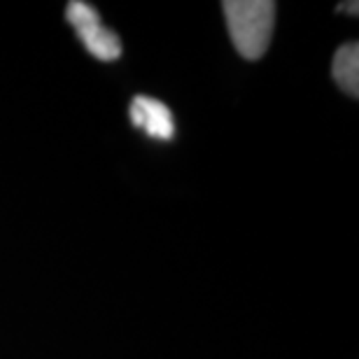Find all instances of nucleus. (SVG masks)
I'll return each instance as SVG.
<instances>
[{
	"instance_id": "nucleus-1",
	"label": "nucleus",
	"mask_w": 359,
	"mask_h": 359,
	"mask_svg": "<svg viewBox=\"0 0 359 359\" xmlns=\"http://www.w3.org/2000/svg\"><path fill=\"white\" fill-rule=\"evenodd\" d=\"M229 35L241 56L255 61L266 54L276 24V3L271 0H226L222 3Z\"/></svg>"
},
{
	"instance_id": "nucleus-3",
	"label": "nucleus",
	"mask_w": 359,
	"mask_h": 359,
	"mask_svg": "<svg viewBox=\"0 0 359 359\" xmlns=\"http://www.w3.org/2000/svg\"><path fill=\"white\" fill-rule=\"evenodd\" d=\"M128 114H131L133 126L142 128L147 135H152L156 140H170L175 135L173 114H170L168 105H163L161 100L149 96H135Z\"/></svg>"
},
{
	"instance_id": "nucleus-5",
	"label": "nucleus",
	"mask_w": 359,
	"mask_h": 359,
	"mask_svg": "<svg viewBox=\"0 0 359 359\" xmlns=\"http://www.w3.org/2000/svg\"><path fill=\"white\" fill-rule=\"evenodd\" d=\"M357 3H341L339 5V12H350V14H357Z\"/></svg>"
},
{
	"instance_id": "nucleus-4",
	"label": "nucleus",
	"mask_w": 359,
	"mask_h": 359,
	"mask_svg": "<svg viewBox=\"0 0 359 359\" xmlns=\"http://www.w3.org/2000/svg\"><path fill=\"white\" fill-rule=\"evenodd\" d=\"M332 73L336 84L348 93V96H359V45L357 42H348L343 45L334 56Z\"/></svg>"
},
{
	"instance_id": "nucleus-2",
	"label": "nucleus",
	"mask_w": 359,
	"mask_h": 359,
	"mask_svg": "<svg viewBox=\"0 0 359 359\" xmlns=\"http://www.w3.org/2000/svg\"><path fill=\"white\" fill-rule=\"evenodd\" d=\"M66 19L75 28L77 38L82 40L84 49L96 56L98 61H117L121 56V40L119 35L103 26L100 14L93 5L73 0L66 7Z\"/></svg>"
}]
</instances>
